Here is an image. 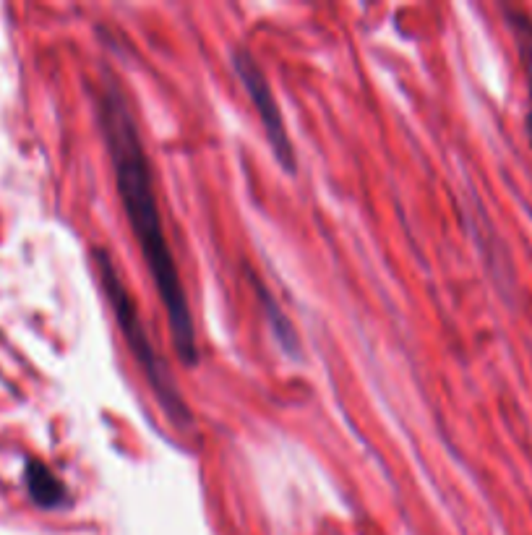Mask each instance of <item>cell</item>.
<instances>
[{
	"label": "cell",
	"mask_w": 532,
	"mask_h": 535,
	"mask_svg": "<svg viewBox=\"0 0 532 535\" xmlns=\"http://www.w3.org/2000/svg\"><path fill=\"white\" fill-rule=\"evenodd\" d=\"M97 115H100L107 154L113 162L120 201H123L133 235L139 241L141 256L147 261L154 288H157V295L165 306L167 324L173 332V345L183 363L196 366V361H199L196 327H193L191 306H188L186 288L180 280L173 248L167 243L165 228H162L160 204H157V194H154L147 149H144V141L139 136V126L128 110L126 97L113 81L105 84L100 97H97Z\"/></svg>",
	"instance_id": "cell-1"
},
{
	"label": "cell",
	"mask_w": 532,
	"mask_h": 535,
	"mask_svg": "<svg viewBox=\"0 0 532 535\" xmlns=\"http://www.w3.org/2000/svg\"><path fill=\"white\" fill-rule=\"evenodd\" d=\"M94 259H97V269H100L102 290H105L107 301L113 306L115 319H118L120 324V332L126 337V345L131 348V353L136 355L139 366L144 368L149 387L154 389V395L160 400V408L165 410L167 421L175 423L178 428H188L191 426V410H188L186 400L180 397L173 376L167 374V368L165 363L160 361V355L154 353L147 329L141 324L139 311H136V306H133L131 301V293H128L126 282H123V277L118 275V269H115L113 259L107 256V251L97 248V251H94Z\"/></svg>",
	"instance_id": "cell-2"
},
{
	"label": "cell",
	"mask_w": 532,
	"mask_h": 535,
	"mask_svg": "<svg viewBox=\"0 0 532 535\" xmlns=\"http://www.w3.org/2000/svg\"><path fill=\"white\" fill-rule=\"evenodd\" d=\"M233 68L235 76L240 79L246 94L251 97L253 107H256V113L261 118V126L266 131V139L272 144L274 157L280 160V165L285 170L293 173L295 170V154H293V144H290V136H287V126L285 118H282V110L274 100V92L269 87V81H266L264 71L256 63L251 53H248L246 47H238L233 53Z\"/></svg>",
	"instance_id": "cell-3"
},
{
	"label": "cell",
	"mask_w": 532,
	"mask_h": 535,
	"mask_svg": "<svg viewBox=\"0 0 532 535\" xmlns=\"http://www.w3.org/2000/svg\"><path fill=\"white\" fill-rule=\"evenodd\" d=\"M24 478H27L29 499H32L37 507L55 509V507H60V504H66V499H68L66 486L58 481V475L47 468L45 462L29 460Z\"/></svg>",
	"instance_id": "cell-4"
},
{
	"label": "cell",
	"mask_w": 532,
	"mask_h": 535,
	"mask_svg": "<svg viewBox=\"0 0 532 535\" xmlns=\"http://www.w3.org/2000/svg\"><path fill=\"white\" fill-rule=\"evenodd\" d=\"M506 24L514 34V45H517V55L525 68L527 81V136L532 144V16L519 11V8H506Z\"/></svg>",
	"instance_id": "cell-5"
}]
</instances>
